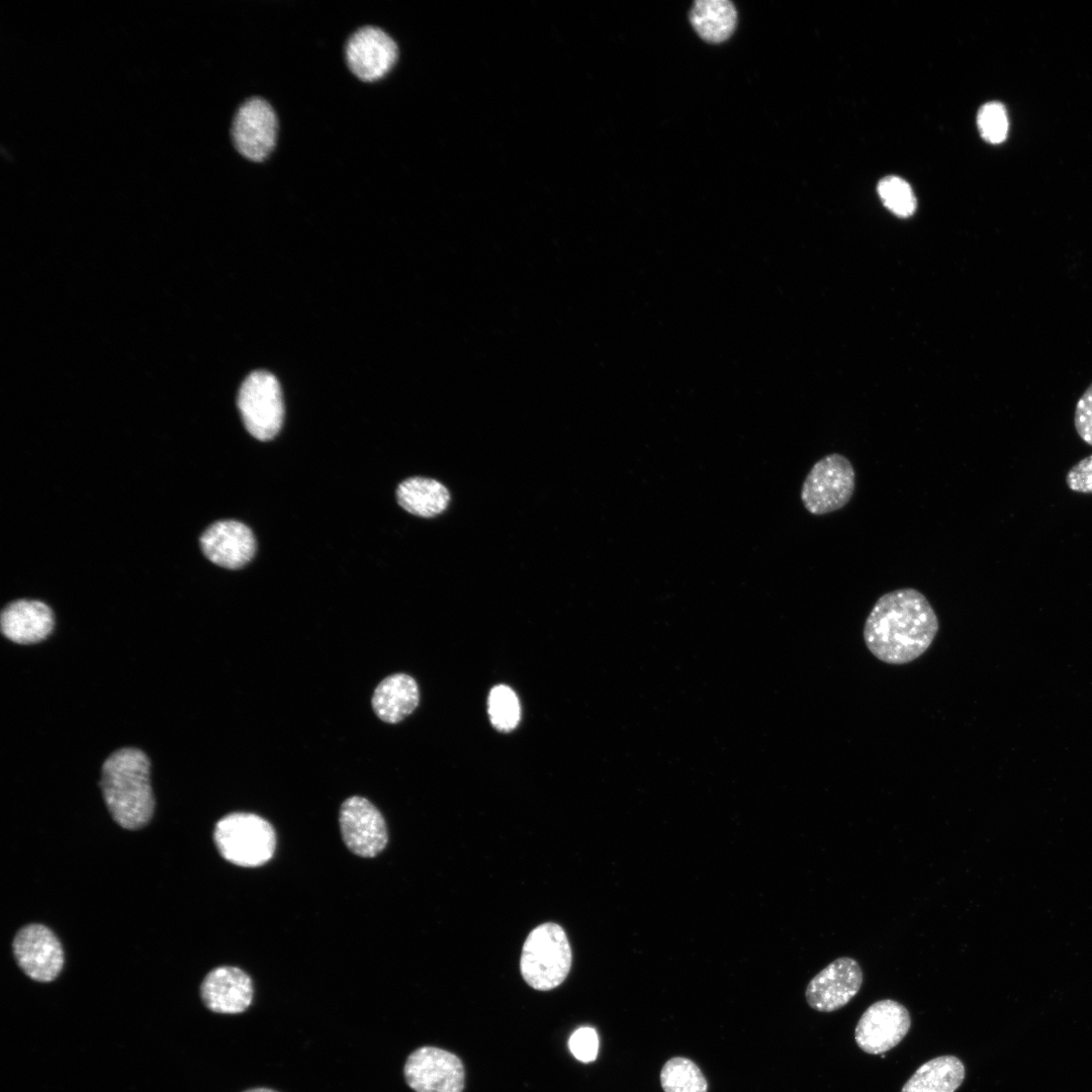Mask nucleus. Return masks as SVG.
I'll return each mask as SVG.
<instances>
[{
	"mask_svg": "<svg viewBox=\"0 0 1092 1092\" xmlns=\"http://www.w3.org/2000/svg\"><path fill=\"white\" fill-rule=\"evenodd\" d=\"M938 630L937 615L926 597L903 587L878 599L864 622L863 640L879 660L905 664L930 647Z\"/></svg>",
	"mask_w": 1092,
	"mask_h": 1092,
	"instance_id": "nucleus-1",
	"label": "nucleus"
},
{
	"mask_svg": "<svg viewBox=\"0 0 1092 1092\" xmlns=\"http://www.w3.org/2000/svg\"><path fill=\"white\" fill-rule=\"evenodd\" d=\"M100 788L113 820L125 829H139L152 818L154 797L150 760L136 748H121L104 761Z\"/></svg>",
	"mask_w": 1092,
	"mask_h": 1092,
	"instance_id": "nucleus-2",
	"label": "nucleus"
},
{
	"mask_svg": "<svg viewBox=\"0 0 1092 1092\" xmlns=\"http://www.w3.org/2000/svg\"><path fill=\"white\" fill-rule=\"evenodd\" d=\"M572 952L564 929L545 922L528 934L522 949L520 970L525 982L539 991L558 987L567 977Z\"/></svg>",
	"mask_w": 1092,
	"mask_h": 1092,
	"instance_id": "nucleus-3",
	"label": "nucleus"
},
{
	"mask_svg": "<svg viewBox=\"0 0 1092 1092\" xmlns=\"http://www.w3.org/2000/svg\"><path fill=\"white\" fill-rule=\"evenodd\" d=\"M213 839L220 855L240 867L266 863L276 847L272 825L259 815L246 812L231 813L218 820Z\"/></svg>",
	"mask_w": 1092,
	"mask_h": 1092,
	"instance_id": "nucleus-4",
	"label": "nucleus"
},
{
	"mask_svg": "<svg viewBox=\"0 0 1092 1092\" xmlns=\"http://www.w3.org/2000/svg\"><path fill=\"white\" fill-rule=\"evenodd\" d=\"M279 132V115L264 96H249L235 108L230 138L236 153L246 161L266 162L277 148Z\"/></svg>",
	"mask_w": 1092,
	"mask_h": 1092,
	"instance_id": "nucleus-5",
	"label": "nucleus"
},
{
	"mask_svg": "<svg viewBox=\"0 0 1092 1092\" xmlns=\"http://www.w3.org/2000/svg\"><path fill=\"white\" fill-rule=\"evenodd\" d=\"M854 489L851 462L842 454L830 453L811 467L801 488V500L810 514L822 516L846 506Z\"/></svg>",
	"mask_w": 1092,
	"mask_h": 1092,
	"instance_id": "nucleus-6",
	"label": "nucleus"
},
{
	"mask_svg": "<svg viewBox=\"0 0 1092 1092\" xmlns=\"http://www.w3.org/2000/svg\"><path fill=\"white\" fill-rule=\"evenodd\" d=\"M343 57L348 71L362 83H377L395 67L399 49L394 37L382 26L364 24L345 40Z\"/></svg>",
	"mask_w": 1092,
	"mask_h": 1092,
	"instance_id": "nucleus-7",
	"label": "nucleus"
},
{
	"mask_svg": "<svg viewBox=\"0 0 1092 1092\" xmlns=\"http://www.w3.org/2000/svg\"><path fill=\"white\" fill-rule=\"evenodd\" d=\"M238 407L248 432L260 441L273 439L284 418L282 393L277 378L270 372H252L241 385Z\"/></svg>",
	"mask_w": 1092,
	"mask_h": 1092,
	"instance_id": "nucleus-8",
	"label": "nucleus"
},
{
	"mask_svg": "<svg viewBox=\"0 0 1092 1092\" xmlns=\"http://www.w3.org/2000/svg\"><path fill=\"white\" fill-rule=\"evenodd\" d=\"M403 1074L416 1092H462L465 1073L461 1060L435 1046H422L406 1059Z\"/></svg>",
	"mask_w": 1092,
	"mask_h": 1092,
	"instance_id": "nucleus-9",
	"label": "nucleus"
},
{
	"mask_svg": "<svg viewBox=\"0 0 1092 1092\" xmlns=\"http://www.w3.org/2000/svg\"><path fill=\"white\" fill-rule=\"evenodd\" d=\"M339 823L343 840L350 851L362 857H374L388 841L385 820L367 799L352 796L340 808Z\"/></svg>",
	"mask_w": 1092,
	"mask_h": 1092,
	"instance_id": "nucleus-10",
	"label": "nucleus"
},
{
	"mask_svg": "<svg viewBox=\"0 0 1092 1092\" xmlns=\"http://www.w3.org/2000/svg\"><path fill=\"white\" fill-rule=\"evenodd\" d=\"M911 1017L901 1003L884 999L873 1003L860 1016L855 1027L859 1049L880 1055L895 1048L908 1033Z\"/></svg>",
	"mask_w": 1092,
	"mask_h": 1092,
	"instance_id": "nucleus-11",
	"label": "nucleus"
},
{
	"mask_svg": "<svg viewBox=\"0 0 1092 1092\" xmlns=\"http://www.w3.org/2000/svg\"><path fill=\"white\" fill-rule=\"evenodd\" d=\"M13 953L26 976L38 982L57 978L64 965V952L57 936L41 924L21 928L13 940Z\"/></svg>",
	"mask_w": 1092,
	"mask_h": 1092,
	"instance_id": "nucleus-12",
	"label": "nucleus"
},
{
	"mask_svg": "<svg viewBox=\"0 0 1092 1092\" xmlns=\"http://www.w3.org/2000/svg\"><path fill=\"white\" fill-rule=\"evenodd\" d=\"M862 979L861 968L854 959L838 958L809 982L805 992L807 1003L820 1012L835 1011L857 994Z\"/></svg>",
	"mask_w": 1092,
	"mask_h": 1092,
	"instance_id": "nucleus-13",
	"label": "nucleus"
},
{
	"mask_svg": "<svg viewBox=\"0 0 1092 1092\" xmlns=\"http://www.w3.org/2000/svg\"><path fill=\"white\" fill-rule=\"evenodd\" d=\"M203 554L214 564L239 569L254 556L256 550L252 531L238 521H218L200 537Z\"/></svg>",
	"mask_w": 1092,
	"mask_h": 1092,
	"instance_id": "nucleus-14",
	"label": "nucleus"
},
{
	"mask_svg": "<svg viewBox=\"0 0 1092 1092\" xmlns=\"http://www.w3.org/2000/svg\"><path fill=\"white\" fill-rule=\"evenodd\" d=\"M253 982L243 970L223 966L210 971L202 981L200 996L207 1009L216 1013L245 1011L253 1000Z\"/></svg>",
	"mask_w": 1092,
	"mask_h": 1092,
	"instance_id": "nucleus-15",
	"label": "nucleus"
},
{
	"mask_svg": "<svg viewBox=\"0 0 1092 1092\" xmlns=\"http://www.w3.org/2000/svg\"><path fill=\"white\" fill-rule=\"evenodd\" d=\"M54 623L52 610L39 601L18 600L7 605L1 613L2 633L18 644L43 640L51 634Z\"/></svg>",
	"mask_w": 1092,
	"mask_h": 1092,
	"instance_id": "nucleus-16",
	"label": "nucleus"
},
{
	"mask_svg": "<svg viewBox=\"0 0 1092 1092\" xmlns=\"http://www.w3.org/2000/svg\"><path fill=\"white\" fill-rule=\"evenodd\" d=\"M420 700L416 680L405 673L382 679L372 696V708L380 720L394 724L412 714Z\"/></svg>",
	"mask_w": 1092,
	"mask_h": 1092,
	"instance_id": "nucleus-17",
	"label": "nucleus"
},
{
	"mask_svg": "<svg viewBox=\"0 0 1092 1092\" xmlns=\"http://www.w3.org/2000/svg\"><path fill=\"white\" fill-rule=\"evenodd\" d=\"M396 498L406 512L418 517L432 518L446 510L450 493L441 482L417 476L407 478L398 485Z\"/></svg>",
	"mask_w": 1092,
	"mask_h": 1092,
	"instance_id": "nucleus-18",
	"label": "nucleus"
},
{
	"mask_svg": "<svg viewBox=\"0 0 1092 1092\" xmlns=\"http://www.w3.org/2000/svg\"><path fill=\"white\" fill-rule=\"evenodd\" d=\"M964 1079L963 1062L954 1056H941L921 1065L901 1092H954Z\"/></svg>",
	"mask_w": 1092,
	"mask_h": 1092,
	"instance_id": "nucleus-19",
	"label": "nucleus"
},
{
	"mask_svg": "<svg viewBox=\"0 0 1092 1092\" xmlns=\"http://www.w3.org/2000/svg\"><path fill=\"white\" fill-rule=\"evenodd\" d=\"M690 20L703 39L721 42L734 31L737 12L728 0H697L690 11Z\"/></svg>",
	"mask_w": 1092,
	"mask_h": 1092,
	"instance_id": "nucleus-20",
	"label": "nucleus"
},
{
	"mask_svg": "<svg viewBox=\"0 0 1092 1092\" xmlns=\"http://www.w3.org/2000/svg\"><path fill=\"white\" fill-rule=\"evenodd\" d=\"M664 1092H707L708 1083L700 1068L690 1059H669L660 1072Z\"/></svg>",
	"mask_w": 1092,
	"mask_h": 1092,
	"instance_id": "nucleus-21",
	"label": "nucleus"
},
{
	"mask_svg": "<svg viewBox=\"0 0 1092 1092\" xmlns=\"http://www.w3.org/2000/svg\"><path fill=\"white\" fill-rule=\"evenodd\" d=\"M488 715L492 726L504 733L519 724L521 708L516 693L506 685L493 687L488 695Z\"/></svg>",
	"mask_w": 1092,
	"mask_h": 1092,
	"instance_id": "nucleus-22",
	"label": "nucleus"
},
{
	"mask_svg": "<svg viewBox=\"0 0 1092 1092\" xmlns=\"http://www.w3.org/2000/svg\"><path fill=\"white\" fill-rule=\"evenodd\" d=\"M878 193L885 206L899 216H909L915 210L914 193L910 185L900 177L883 178L878 184Z\"/></svg>",
	"mask_w": 1092,
	"mask_h": 1092,
	"instance_id": "nucleus-23",
	"label": "nucleus"
},
{
	"mask_svg": "<svg viewBox=\"0 0 1092 1092\" xmlns=\"http://www.w3.org/2000/svg\"><path fill=\"white\" fill-rule=\"evenodd\" d=\"M977 123L982 138L990 144H1000L1007 136V112L998 101L988 102L979 109Z\"/></svg>",
	"mask_w": 1092,
	"mask_h": 1092,
	"instance_id": "nucleus-24",
	"label": "nucleus"
},
{
	"mask_svg": "<svg viewBox=\"0 0 1092 1092\" xmlns=\"http://www.w3.org/2000/svg\"><path fill=\"white\" fill-rule=\"evenodd\" d=\"M568 1048L576 1060L582 1063L595 1061L599 1052L596 1029L590 1026L577 1028L569 1037Z\"/></svg>",
	"mask_w": 1092,
	"mask_h": 1092,
	"instance_id": "nucleus-25",
	"label": "nucleus"
},
{
	"mask_svg": "<svg viewBox=\"0 0 1092 1092\" xmlns=\"http://www.w3.org/2000/svg\"><path fill=\"white\" fill-rule=\"evenodd\" d=\"M1074 425L1080 438L1092 446V383L1076 404Z\"/></svg>",
	"mask_w": 1092,
	"mask_h": 1092,
	"instance_id": "nucleus-26",
	"label": "nucleus"
},
{
	"mask_svg": "<svg viewBox=\"0 0 1092 1092\" xmlns=\"http://www.w3.org/2000/svg\"><path fill=\"white\" fill-rule=\"evenodd\" d=\"M1066 483L1073 491L1092 493V455L1080 460L1069 470Z\"/></svg>",
	"mask_w": 1092,
	"mask_h": 1092,
	"instance_id": "nucleus-27",
	"label": "nucleus"
},
{
	"mask_svg": "<svg viewBox=\"0 0 1092 1092\" xmlns=\"http://www.w3.org/2000/svg\"><path fill=\"white\" fill-rule=\"evenodd\" d=\"M243 1092H278V1091L270 1089V1088L258 1087V1088L248 1089V1090H245Z\"/></svg>",
	"mask_w": 1092,
	"mask_h": 1092,
	"instance_id": "nucleus-28",
	"label": "nucleus"
}]
</instances>
